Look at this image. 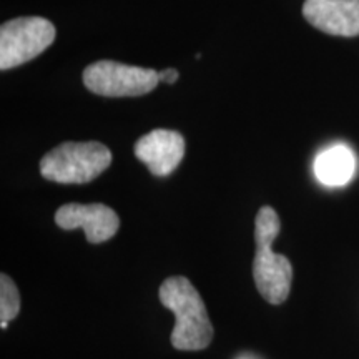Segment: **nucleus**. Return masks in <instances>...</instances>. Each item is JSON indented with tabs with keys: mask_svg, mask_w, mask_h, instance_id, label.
<instances>
[{
	"mask_svg": "<svg viewBox=\"0 0 359 359\" xmlns=\"http://www.w3.org/2000/svg\"><path fill=\"white\" fill-rule=\"evenodd\" d=\"M160 302L175 314L170 336L178 351H201L213 339V326L198 291L185 276H172L160 286Z\"/></svg>",
	"mask_w": 359,
	"mask_h": 359,
	"instance_id": "obj_1",
	"label": "nucleus"
},
{
	"mask_svg": "<svg viewBox=\"0 0 359 359\" xmlns=\"http://www.w3.org/2000/svg\"><path fill=\"white\" fill-rule=\"evenodd\" d=\"M280 230L281 222L278 213L271 206H263L255 223L257 255L253 262V276L259 294L271 304H281L288 299L293 280V266L290 259L271 250Z\"/></svg>",
	"mask_w": 359,
	"mask_h": 359,
	"instance_id": "obj_2",
	"label": "nucleus"
},
{
	"mask_svg": "<svg viewBox=\"0 0 359 359\" xmlns=\"http://www.w3.org/2000/svg\"><path fill=\"white\" fill-rule=\"evenodd\" d=\"M111 163V151L98 142H67L40 160V173L48 182L82 185L105 172Z\"/></svg>",
	"mask_w": 359,
	"mask_h": 359,
	"instance_id": "obj_3",
	"label": "nucleus"
},
{
	"mask_svg": "<svg viewBox=\"0 0 359 359\" xmlns=\"http://www.w3.org/2000/svg\"><path fill=\"white\" fill-rule=\"evenodd\" d=\"M55 40V27L43 17H20L0 27V69L8 70L40 55Z\"/></svg>",
	"mask_w": 359,
	"mask_h": 359,
	"instance_id": "obj_4",
	"label": "nucleus"
},
{
	"mask_svg": "<svg viewBox=\"0 0 359 359\" xmlns=\"http://www.w3.org/2000/svg\"><path fill=\"white\" fill-rule=\"evenodd\" d=\"M160 82L154 69L100 60L83 70V83L90 92L102 97H140L151 92Z\"/></svg>",
	"mask_w": 359,
	"mask_h": 359,
	"instance_id": "obj_5",
	"label": "nucleus"
},
{
	"mask_svg": "<svg viewBox=\"0 0 359 359\" xmlns=\"http://www.w3.org/2000/svg\"><path fill=\"white\" fill-rule=\"evenodd\" d=\"M55 223L62 230H83L90 243L98 245L110 240L120 228V219L107 205L69 203L55 213Z\"/></svg>",
	"mask_w": 359,
	"mask_h": 359,
	"instance_id": "obj_6",
	"label": "nucleus"
},
{
	"mask_svg": "<svg viewBox=\"0 0 359 359\" xmlns=\"http://www.w3.org/2000/svg\"><path fill=\"white\" fill-rule=\"evenodd\" d=\"M303 15L325 34L338 37L359 35V0H306Z\"/></svg>",
	"mask_w": 359,
	"mask_h": 359,
	"instance_id": "obj_7",
	"label": "nucleus"
},
{
	"mask_svg": "<svg viewBox=\"0 0 359 359\" xmlns=\"http://www.w3.org/2000/svg\"><path fill=\"white\" fill-rule=\"evenodd\" d=\"M135 155L156 177H167L182 163L185 140L173 130H154L135 143Z\"/></svg>",
	"mask_w": 359,
	"mask_h": 359,
	"instance_id": "obj_8",
	"label": "nucleus"
},
{
	"mask_svg": "<svg viewBox=\"0 0 359 359\" xmlns=\"http://www.w3.org/2000/svg\"><path fill=\"white\" fill-rule=\"evenodd\" d=\"M314 177L326 187H344L356 173V155L346 145H333L314 160Z\"/></svg>",
	"mask_w": 359,
	"mask_h": 359,
	"instance_id": "obj_9",
	"label": "nucleus"
},
{
	"mask_svg": "<svg viewBox=\"0 0 359 359\" xmlns=\"http://www.w3.org/2000/svg\"><path fill=\"white\" fill-rule=\"evenodd\" d=\"M20 311V293L11 276H0V320L12 321Z\"/></svg>",
	"mask_w": 359,
	"mask_h": 359,
	"instance_id": "obj_10",
	"label": "nucleus"
},
{
	"mask_svg": "<svg viewBox=\"0 0 359 359\" xmlns=\"http://www.w3.org/2000/svg\"><path fill=\"white\" fill-rule=\"evenodd\" d=\"M158 75H160V82H165L170 85L175 83L178 80V72L175 69H165V70L158 72Z\"/></svg>",
	"mask_w": 359,
	"mask_h": 359,
	"instance_id": "obj_11",
	"label": "nucleus"
}]
</instances>
